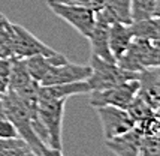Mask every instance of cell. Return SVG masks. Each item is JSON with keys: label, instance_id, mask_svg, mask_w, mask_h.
<instances>
[{"label": "cell", "instance_id": "9c48e42d", "mask_svg": "<svg viewBox=\"0 0 160 156\" xmlns=\"http://www.w3.org/2000/svg\"><path fill=\"white\" fill-rule=\"evenodd\" d=\"M91 74L90 65H78L64 62L60 65H52L41 80V86H52V84H66L75 81H85Z\"/></svg>", "mask_w": 160, "mask_h": 156}, {"label": "cell", "instance_id": "6da1fadb", "mask_svg": "<svg viewBox=\"0 0 160 156\" xmlns=\"http://www.w3.org/2000/svg\"><path fill=\"white\" fill-rule=\"evenodd\" d=\"M0 98H2L3 110H5V116L14 123V126L17 128V132H18V137L27 143L30 150H32V153L38 156L57 155L54 150L47 147L39 140V137L36 135L35 129H33V125H32L30 113H28V110L26 108V105L21 102L20 98L14 92H11V90L3 93Z\"/></svg>", "mask_w": 160, "mask_h": 156}, {"label": "cell", "instance_id": "5bb4252c", "mask_svg": "<svg viewBox=\"0 0 160 156\" xmlns=\"http://www.w3.org/2000/svg\"><path fill=\"white\" fill-rule=\"evenodd\" d=\"M26 62V68H27V72L32 80H35L38 83H41V80L45 77V74L48 72V69L52 66V65H60L68 62V59L57 53L54 56H42V54H38V56H30L24 59Z\"/></svg>", "mask_w": 160, "mask_h": 156}, {"label": "cell", "instance_id": "5b68a950", "mask_svg": "<svg viewBox=\"0 0 160 156\" xmlns=\"http://www.w3.org/2000/svg\"><path fill=\"white\" fill-rule=\"evenodd\" d=\"M52 14L70 24L78 33L84 38H88L96 24L94 12L81 5H66V3H47Z\"/></svg>", "mask_w": 160, "mask_h": 156}, {"label": "cell", "instance_id": "7c38bea8", "mask_svg": "<svg viewBox=\"0 0 160 156\" xmlns=\"http://www.w3.org/2000/svg\"><path fill=\"white\" fill-rule=\"evenodd\" d=\"M141 134L138 129L133 126L127 132L117 135L114 138L106 140V147L120 156H139V146H141Z\"/></svg>", "mask_w": 160, "mask_h": 156}, {"label": "cell", "instance_id": "d6986e66", "mask_svg": "<svg viewBox=\"0 0 160 156\" xmlns=\"http://www.w3.org/2000/svg\"><path fill=\"white\" fill-rule=\"evenodd\" d=\"M160 0H130L132 21L159 17Z\"/></svg>", "mask_w": 160, "mask_h": 156}, {"label": "cell", "instance_id": "9a60e30c", "mask_svg": "<svg viewBox=\"0 0 160 156\" xmlns=\"http://www.w3.org/2000/svg\"><path fill=\"white\" fill-rule=\"evenodd\" d=\"M108 29L109 26L105 23L96 21L94 27L91 30L90 36L87 38L90 41L91 45V54L103 59L106 62H115V59L112 56L111 50H109V41H108ZM117 63V62H115Z\"/></svg>", "mask_w": 160, "mask_h": 156}, {"label": "cell", "instance_id": "8992f818", "mask_svg": "<svg viewBox=\"0 0 160 156\" xmlns=\"http://www.w3.org/2000/svg\"><path fill=\"white\" fill-rule=\"evenodd\" d=\"M136 92H138V78L120 83V84L103 89V90H93V92H90V105L91 107L112 105L126 110L127 105L135 98Z\"/></svg>", "mask_w": 160, "mask_h": 156}, {"label": "cell", "instance_id": "277c9868", "mask_svg": "<svg viewBox=\"0 0 160 156\" xmlns=\"http://www.w3.org/2000/svg\"><path fill=\"white\" fill-rule=\"evenodd\" d=\"M91 74L87 78V83L93 90H103L112 86H117L120 83H124L129 80H136L138 72L126 71L120 68L115 62H106L103 59L91 54Z\"/></svg>", "mask_w": 160, "mask_h": 156}, {"label": "cell", "instance_id": "30bf717a", "mask_svg": "<svg viewBox=\"0 0 160 156\" xmlns=\"http://www.w3.org/2000/svg\"><path fill=\"white\" fill-rule=\"evenodd\" d=\"M138 96H141L154 111L160 108V68L151 66L138 72Z\"/></svg>", "mask_w": 160, "mask_h": 156}, {"label": "cell", "instance_id": "44dd1931", "mask_svg": "<svg viewBox=\"0 0 160 156\" xmlns=\"http://www.w3.org/2000/svg\"><path fill=\"white\" fill-rule=\"evenodd\" d=\"M33 155L28 144L22 138H0V156H26Z\"/></svg>", "mask_w": 160, "mask_h": 156}, {"label": "cell", "instance_id": "52a82bcc", "mask_svg": "<svg viewBox=\"0 0 160 156\" xmlns=\"http://www.w3.org/2000/svg\"><path fill=\"white\" fill-rule=\"evenodd\" d=\"M94 110H96L100 125H102V132H103L105 140L124 134L135 126V122L130 119L129 113L124 108L112 105H100L94 107Z\"/></svg>", "mask_w": 160, "mask_h": 156}, {"label": "cell", "instance_id": "ffe728a7", "mask_svg": "<svg viewBox=\"0 0 160 156\" xmlns=\"http://www.w3.org/2000/svg\"><path fill=\"white\" fill-rule=\"evenodd\" d=\"M0 57H14V27L12 23L0 12Z\"/></svg>", "mask_w": 160, "mask_h": 156}, {"label": "cell", "instance_id": "484cf974", "mask_svg": "<svg viewBox=\"0 0 160 156\" xmlns=\"http://www.w3.org/2000/svg\"><path fill=\"white\" fill-rule=\"evenodd\" d=\"M18 132L8 117H0V138H17Z\"/></svg>", "mask_w": 160, "mask_h": 156}, {"label": "cell", "instance_id": "7402d4cb", "mask_svg": "<svg viewBox=\"0 0 160 156\" xmlns=\"http://www.w3.org/2000/svg\"><path fill=\"white\" fill-rule=\"evenodd\" d=\"M126 111L129 113L130 119H132L135 123L144 120V119L150 117V116H153V114H157V111H154L153 108L148 105L141 96H138V95H135V98H133L132 102L127 105Z\"/></svg>", "mask_w": 160, "mask_h": 156}, {"label": "cell", "instance_id": "d4e9b609", "mask_svg": "<svg viewBox=\"0 0 160 156\" xmlns=\"http://www.w3.org/2000/svg\"><path fill=\"white\" fill-rule=\"evenodd\" d=\"M9 77H11V59L0 57V95L9 90Z\"/></svg>", "mask_w": 160, "mask_h": 156}, {"label": "cell", "instance_id": "4fadbf2b", "mask_svg": "<svg viewBox=\"0 0 160 156\" xmlns=\"http://www.w3.org/2000/svg\"><path fill=\"white\" fill-rule=\"evenodd\" d=\"M91 89L87 80L85 81H75L66 84H52V86H41L39 87V98L47 99H68L77 95H87Z\"/></svg>", "mask_w": 160, "mask_h": 156}, {"label": "cell", "instance_id": "ba28073f", "mask_svg": "<svg viewBox=\"0 0 160 156\" xmlns=\"http://www.w3.org/2000/svg\"><path fill=\"white\" fill-rule=\"evenodd\" d=\"M14 27V57L26 59L30 56H54L58 51L52 50L47 44H43L41 39H38L32 32H28L21 24L12 23Z\"/></svg>", "mask_w": 160, "mask_h": 156}, {"label": "cell", "instance_id": "f1b7e54d", "mask_svg": "<svg viewBox=\"0 0 160 156\" xmlns=\"http://www.w3.org/2000/svg\"><path fill=\"white\" fill-rule=\"evenodd\" d=\"M0 96H2V95H0Z\"/></svg>", "mask_w": 160, "mask_h": 156}, {"label": "cell", "instance_id": "8fae6325", "mask_svg": "<svg viewBox=\"0 0 160 156\" xmlns=\"http://www.w3.org/2000/svg\"><path fill=\"white\" fill-rule=\"evenodd\" d=\"M96 21L105 23L108 26L115 23L130 24V0H106L103 6L96 12Z\"/></svg>", "mask_w": 160, "mask_h": 156}, {"label": "cell", "instance_id": "e0dca14e", "mask_svg": "<svg viewBox=\"0 0 160 156\" xmlns=\"http://www.w3.org/2000/svg\"><path fill=\"white\" fill-rule=\"evenodd\" d=\"M129 26H130V30H132L133 38L159 41V36H160L159 17L145 18V20H136V21H132Z\"/></svg>", "mask_w": 160, "mask_h": 156}, {"label": "cell", "instance_id": "4316f807", "mask_svg": "<svg viewBox=\"0 0 160 156\" xmlns=\"http://www.w3.org/2000/svg\"><path fill=\"white\" fill-rule=\"evenodd\" d=\"M105 3H106V0H81V6H85V8H88V9H91L94 14L98 12L100 8L103 6Z\"/></svg>", "mask_w": 160, "mask_h": 156}, {"label": "cell", "instance_id": "83f0119b", "mask_svg": "<svg viewBox=\"0 0 160 156\" xmlns=\"http://www.w3.org/2000/svg\"><path fill=\"white\" fill-rule=\"evenodd\" d=\"M47 3H66V5H79L81 0H47Z\"/></svg>", "mask_w": 160, "mask_h": 156}, {"label": "cell", "instance_id": "2e32d148", "mask_svg": "<svg viewBox=\"0 0 160 156\" xmlns=\"http://www.w3.org/2000/svg\"><path fill=\"white\" fill-rule=\"evenodd\" d=\"M132 39L133 35L129 24L115 23V24L109 26V29H108V41H109V50H111L115 62L127 50V47L132 42Z\"/></svg>", "mask_w": 160, "mask_h": 156}, {"label": "cell", "instance_id": "cb8c5ba5", "mask_svg": "<svg viewBox=\"0 0 160 156\" xmlns=\"http://www.w3.org/2000/svg\"><path fill=\"white\" fill-rule=\"evenodd\" d=\"M160 141L159 137H144L141 138L139 156H159Z\"/></svg>", "mask_w": 160, "mask_h": 156}, {"label": "cell", "instance_id": "3957f363", "mask_svg": "<svg viewBox=\"0 0 160 156\" xmlns=\"http://www.w3.org/2000/svg\"><path fill=\"white\" fill-rule=\"evenodd\" d=\"M66 99H47L39 98V119L48 134V146L57 155L63 153L62 131H63V116H64Z\"/></svg>", "mask_w": 160, "mask_h": 156}, {"label": "cell", "instance_id": "ac0fdd59", "mask_svg": "<svg viewBox=\"0 0 160 156\" xmlns=\"http://www.w3.org/2000/svg\"><path fill=\"white\" fill-rule=\"evenodd\" d=\"M32 78L28 75L26 62L21 57H11V77H9V90L17 92L21 87L30 83Z\"/></svg>", "mask_w": 160, "mask_h": 156}, {"label": "cell", "instance_id": "603a6c76", "mask_svg": "<svg viewBox=\"0 0 160 156\" xmlns=\"http://www.w3.org/2000/svg\"><path fill=\"white\" fill-rule=\"evenodd\" d=\"M135 128L138 129L144 137H159V113L135 123Z\"/></svg>", "mask_w": 160, "mask_h": 156}, {"label": "cell", "instance_id": "7a4b0ae2", "mask_svg": "<svg viewBox=\"0 0 160 156\" xmlns=\"http://www.w3.org/2000/svg\"><path fill=\"white\" fill-rule=\"evenodd\" d=\"M117 65L126 71L139 72L160 65V44L153 39L133 38L127 50L117 59Z\"/></svg>", "mask_w": 160, "mask_h": 156}]
</instances>
